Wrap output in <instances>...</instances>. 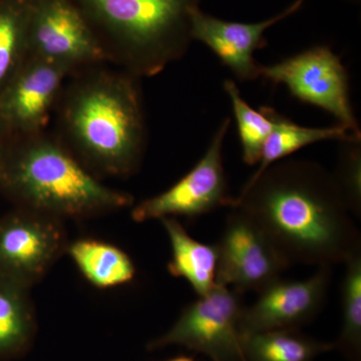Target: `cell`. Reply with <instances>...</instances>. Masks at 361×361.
<instances>
[{
  "mask_svg": "<svg viewBox=\"0 0 361 361\" xmlns=\"http://www.w3.org/2000/svg\"><path fill=\"white\" fill-rule=\"evenodd\" d=\"M160 221L172 248L169 273L189 282L198 296L206 295L217 284V247L201 243L190 236L177 218L168 217Z\"/></svg>",
  "mask_w": 361,
  "mask_h": 361,
  "instance_id": "obj_14",
  "label": "cell"
},
{
  "mask_svg": "<svg viewBox=\"0 0 361 361\" xmlns=\"http://www.w3.org/2000/svg\"><path fill=\"white\" fill-rule=\"evenodd\" d=\"M70 255L82 276L99 289H110L130 283L135 276L132 258L108 242L82 238L68 243Z\"/></svg>",
  "mask_w": 361,
  "mask_h": 361,
  "instance_id": "obj_16",
  "label": "cell"
},
{
  "mask_svg": "<svg viewBox=\"0 0 361 361\" xmlns=\"http://www.w3.org/2000/svg\"><path fill=\"white\" fill-rule=\"evenodd\" d=\"M341 286L342 327L334 344L349 361H360L361 356V253L345 263Z\"/></svg>",
  "mask_w": 361,
  "mask_h": 361,
  "instance_id": "obj_21",
  "label": "cell"
},
{
  "mask_svg": "<svg viewBox=\"0 0 361 361\" xmlns=\"http://www.w3.org/2000/svg\"><path fill=\"white\" fill-rule=\"evenodd\" d=\"M232 210L219 243L216 244V283L241 293H259L280 279L290 263L246 214L237 208Z\"/></svg>",
  "mask_w": 361,
  "mask_h": 361,
  "instance_id": "obj_10",
  "label": "cell"
},
{
  "mask_svg": "<svg viewBox=\"0 0 361 361\" xmlns=\"http://www.w3.org/2000/svg\"><path fill=\"white\" fill-rule=\"evenodd\" d=\"M260 77L284 85L299 101L326 111L339 125L361 135L349 96L348 71L329 47L318 45L275 65H260Z\"/></svg>",
  "mask_w": 361,
  "mask_h": 361,
  "instance_id": "obj_6",
  "label": "cell"
},
{
  "mask_svg": "<svg viewBox=\"0 0 361 361\" xmlns=\"http://www.w3.org/2000/svg\"><path fill=\"white\" fill-rule=\"evenodd\" d=\"M8 135L6 134V130H4V126H2L1 122H0V148H1L2 145L4 144L8 139Z\"/></svg>",
  "mask_w": 361,
  "mask_h": 361,
  "instance_id": "obj_23",
  "label": "cell"
},
{
  "mask_svg": "<svg viewBox=\"0 0 361 361\" xmlns=\"http://www.w3.org/2000/svg\"><path fill=\"white\" fill-rule=\"evenodd\" d=\"M224 90L231 99L233 113L238 125L244 163L256 165L260 161L263 147L272 130L271 108L262 106L259 111L252 109L231 80H226Z\"/></svg>",
  "mask_w": 361,
  "mask_h": 361,
  "instance_id": "obj_20",
  "label": "cell"
},
{
  "mask_svg": "<svg viewBox=\"0 0 361 361\" xmlns=\"http://www.w3.org/2000/svg\"><path fill=\"white\" fill-rule=\"evenodd\" d=\"M302 6L296 0L282 13L256 23L220 20L199 8L192 18V39L206 44L241 82L254 80L259 78L260 66L254 59V52L267 44L266 30L295 13Z\"/></svg>",
  "mask_w": 361,
  "mask_h": 361,
  "instance_id": "obj_13",
  "label": "cell"
},
{
  "mask_svg": "<svg viewBox=\"0 0 361 361\" xmlns=\"http://www.w3.org/2000/svg\"><path fill=\"white\" fill-rule=\"evenodd\" d=\"M231 118L223 121L201 160L167 191L140 202L132 211L137 223L164 218H197L223 207L232 208L235 198L223 164V145Z\"/></svg>",
  "mask_w": 361,
  "mask_h": 361,
  "instance_id": "obj_8",
  "label": "cell"
},
{
  "mask_svg": "<svg viewBox=\"0 0 361 361\" xmlns=\"http://www.w3.org/2000/svg\"><path fill=\"white\" fill-rule=\"evenodd\" d=\"M232 208L246 214L290 265L332 267L361 253L345 197L316 161L273 164L246 183Z\"/></svg>",
  "mask_w": 361,
  "mask_h": 361,
  "instance_id": "obj_1",
  "label": "cell"
},
{
  "mask_svg": "<svg viewBox=\"0 0 361 361\" xmlns=\"http://www.w3.org/2000/svg\"><path fill=\"white\" fill-rule=\"evenodd\" d=\"M137 77L97 73L77 82L63 103L61 122L85 164L115 177L134 174L146 147V123Z\"/></svg>",
  "mask_w": 361,
  "mask_h": 361,
  "instance_id": "obj_3",
  "label": "cell"
},
{
  "mask_svg": "<svg viewBox=\"0 0 361 361\" xmlns=\"http://www.w3.org/2000/svg\"><path fill=\"white\" fill-rule=\"evenodd\" d=\"M298 1H300L301 4H304V1H305V0H298Z\"/></svg>",
  "mask_w": 361,
  "mask_h": 361,
  "instance_id": "obj_25",
  "label": "cell"
},
{
  "mask_svg": "<svg viewBox=\"0 0 361 361\" xmlns=\"http://www.w3.org/2000/svg\"><path fill=\"white\" fill-rule=\"evenodd\" d=\"M68 245L63 220L16 208L0 218V277L32 289Z\"/></svg>",
  "mask_w": 361,
  "mask_h": 361,
  "instance_id": "obj_7",
  "label": "cell"
},
{
  "mask_svg": "<svg viewBox=\"0 0 361 361\" xmlns=\"http://www.w3.org/2000/svg\"><path fill=\"white\" fill-rule=\"evenodd\" d=\"M331 280V267H319L304 280L273 282L249 307H244L242 336L270 330L298 329L314 319L324 305Z\"/></svg>",
  "mask_w": 361,
  "mask_h": 361,
  "instance_id": "obj_12",
  "label": "cell"
},
{
  "mask_svg": "<svg viewBox=\"0 0 361 361\" xmlns=\"http://www.w3.org/2000/svg\"><path fill=\"white\" fill-rule=\"evenodd\" d=\"M241 292L216 284L188 305L172 329L149 344V350L184 346L213 361H246L240 329L244 306Z\"/></svg>",
  "mask_w": 361,
  "mask_h": 361,
  "instance_id": "obj_5",
  "label": "cell"
},
{
  "mask_svg": "<svg viewBox=\"0 0 361 361\" xmlns=\"http://www.w3.org/2000/svg\"><path fill=\"white\" fill-rule=\"evenodd\" d=\"M271 116H272L273 127L263 147L260 161H259L260 166L249 180L255 179L269 166L286 159L287 157L304 147L315 142L330 141V140L339 142L360 141L361 140V135L355 134L343 126L339 125L337 127L323 128V129L302 127L280 115L272 108H271Z\"/></svg>",
  "mask_w": 361,
  "mask_h": 361,
  "instance_id": "obj_17",
  "label": "cell"
},
{
  "mask_svg": "<svg viewBox=\"0 0 361 361\" xmlns=\"http://www.w3.org/2000/svg\"><path fill=\"white\" fill-rule=\"evenodd\" d=\"M108 59L135 77H154L185 56L202 0H73Z\"/></svg>",
  "mask_w": 361,
  "mask_h": 361,
  "instance_id": "obj_4",
  "label": "cell"
},
{
  "mask_svg": "<svg viewBox=\"0 0 361 361\" xmlns=\"http://www.w3.org/2000/svg\"><path fill=\"white\" fill-rule=\"evenodd\" d=\"M0 193L26 209L82 220L132 206L130 194L106 187L63 145L42 133L11 137L0 148Z\"/></svg>",
  "mask_w": 361,
  "mask_h": 361,
  "instance_id": "obj_2",
  "label": "cell"
},
{
  "mask_svg": "<svg viewBox=\"0 0 361 361\" xmlns=\"http://www.w3.org/2000/svg\"><path fill=\"white\" fill-rule=\"evenodd\" d=\"M334 344L316 341L298 329L270 330L242 336L246 361H313Z\"/></svg>",
  "mask_w": 361,
  "mask_h": 361,
  "instance_id": "obj_18",
  "label": "cell"
},
{
  "mask_svg": "<svg viewBox=\"0 0 361 361\" xmlns=\"http://www.w3.org/2000/svg\"><path fill=\"white\" fill-rule=\"evenodd\" d=\"M167 361H195V360L191 356H178V357Z\"/></svg>",
  "mask_w": 361,
  "mask_h": 361,
  "instance_id": "obj_24",
  "label": "cell"
},
{
  "mask_svg": "<svg viewBox=\"0 0 361 361\" xmlns=\"http://www.w3.org/2000/svg\"><path fill=\"white\" fill-rule=\"evenodd\" d=\"M30 0H0V90L28 56Z\"/></svg>",
  "mask_w": 361,
  "mask_h": 361,
  "instance_id": "obj_19",
  "label": "cell"
},
{
  "mask_svg": "<svg viewBox=\"0 0 361 361\" xmlns=\"http://www.w3.org/2000/svg\"><path fill=\"white\" fill-rule=\"evenodd\" d=\"M360 141L341 142L338 168L334 174L351 214H355L358 218H360L361 212Z\"/></svg>",
  "mask_w": 361,
  "mask_h": 361,
  "instance_id": "obj_22",
  "label": "cell"
},
{
  "mask_svg": "<svg viewBox=\"0 0 361 361\" xmlns=\"http://www.w3.org/2000/svg\"><path fill=\"white\" fill-rule=\"evenodd\" d=\"M30 289L0 277V361L25 355L37 331Z\"/></svg>",
  "mask_w": 361,
  "mask_h": 361,
  "instance_id": "obj_15",
  "label": "cell"
},
{
  "mask_svg": "<svg viewBox=\"0 0 361 361\" xmlns=\"http://www.w3.org/2000/svg\"><path fill=\"white\" fill-rule=\"evenodd\" d=\"M27 39L28 56L71 71L109 59L73 0H30Z\"/></svg>",
  "mask_w": 361,
  "mask_h": 361,
  "instance_id": "obj_9",
  "label": "cell"
},
{
  "mask_svg": "<svg viewBox=\"0 0 361 361\" xmlns=\"http://www.w3.org/2000/svg\"><path fill=\"white\" fill-rule=\"evenodd\" d=\"M71 71L65 66L27 56L0 90V122L9 137L42 132Z\"/></svg>",
  "mask_w": 361,
  "mask_h": 361,
  "instance_id": "obj_11",
  "label": "cell"
}]
</instances>
